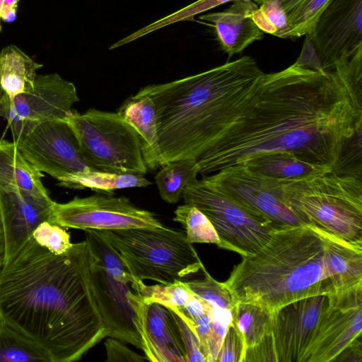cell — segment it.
I'll return each mask as SVG.
<instances>
[{"instance_id": "1", "label": "cell", "mask_w": 362, "mask_h": 362, "mask_svg": "<svg viewBox=\"0 0 362 362\" xmlns=\"http://www.w3.org/2000/svg\"><path fill=\"white\" fill-rule=\"evenodd\" d=\"M362 127V45L329 70L296 62L264 74L257 100L196 159L206 175L264 153L287 151L334 168Z\"/></svg>"}, {"instance_id": "2", "label": "cell", "mask_w": 362, "mask_h": 362, "mask_svg": "<svg viewBox=\"0 0 362 362\" xmlns=\"http://www.w3.org/2000/svg\"><path fill=\"white\" fill-rule=\"evenodd\" d=\"M88 242L56 255L31 238L0 271V313L52 362L81 359L107 337L90 281Z\"/></svg>"}, {"instance_id": "3", "label": "cell", "mask_w": 362, "mask_h": 362, "mask_svg": "<svg viewBox=\"0 0 362 362\" xmlns=\"http://www.w3.org/2000/svg\"><path fill=\"white\" fill-rule=\"evenodd\" d=\"M264 73L255 60L238 59L173 81L141 88L155 105L165 165L197 159L255 104Z\"/></svg>"}, {"instance_id": "4", "label": "cell", "mask_w": 362, "mask_h": 362, "mask_svg": "<svg viewBox=\"0 0 362 362\" xmlns=\"http://www.w3.org/2000/svg\"><path fill=\"white\" fill-rule=\"evenodd\" d=\"M325 230L306 224L276 229L256 253L243 257L223 282L238 302L275 310L334 292L324 265Z\"/></svg>"}, {"instance_id": "5", "label": "cell", "mask_w": 362, "mask_h": 362, "mask_svg": "<svg viewBox=\"0 0 362 362\" xmlns=\"http://www.w3.org/2000/svg\"><path fill=\"white\" fill-rule=\"evenodd\" d=\"M282 185L287 202L309 224L362 243L361 179L331 171L282 180Z\"/></svg>"}, {"instance_id": "6", "label": "cell", "mask_w": 362, "mask_h": 362, "mask_svg": "<svg viewBox=\"0 0 362 362\" xmlns=\"http://www.w3.org/2000/svg\"><path fill=\"white\" fill-rule=\"evenodd\" d=\"M97 231L136 280L174 283L184 281L203 266L192 243L180 230L165 226Z\"/></svg>"}, {"instance_id": "7", "label": "cell", "mask_w": 362, "mask_h": 362, "mask_svg": "<svg viewBox=\"0 0 362 362\" xmlns=\"http://www.w3.org/2000/svg\"><path fill=\"white\" fill-rule=\"evenodd\" d=\"M65 120L78 139L86 161L95 170L144 175L148 170L138 136L117 112L71 110Z\"/></svg>"}, {"instance_id": "8", "label": "cell", "mask_w": 362, "mask_h": 362, "mask_svg": "<svg viewBox=\"0 0 362 362\" xmlns=\"http://www.w3.org/2000/svg\"><path fill=\"white\" fill-rule=\"evenodd\" d=\"M185 204L200 210L210 221L219 240V247L241 256L256 253L279 227L208 186L197 178L184 189Z\"/></svg>"}, {"instance_id": "9", "label": "cell", "mask_w": 362, "mask_h": 362, "mask_svg": "<svg viewBox=\"0 0 362 362\" xmlns=\"http://www.w3.org/2000/svg\"><path fill=\"white\" fill-rule=\"evenodd\" d=\"M202 180L212 189L279 228L309 224L287 202L282 180L264 176L244 163L204 175Z\"/></svg>"}, {"instance_id": "10", "label": "cell", "mask_w": 362, "mask_h": 362, "mask_svg": "<svg viewBox=\"0 0 362 362\" xmlns=\"http://www.w3.org/2000/svg\"><path fill=\"white\" fill-rule=\"evenodd\" d=\"M13 141L39 171L63 185L71 177L93 168L84 158L76 135L65 119L42 122Z\"/></svg>"}, {"instance_id": "11", "label": "cell", "mask_w": 362, "mask_h": 362, "mask_svg": "<svg viewBox=\"0 0 362 362\" xmlns=\"http://www.w3.org/2000/svg\"><path fill=\"white\" fill-rule=\"evenodd\" d=\"M79 101L74 84L57 74L37 75L33 87L13 98L0 94V117L13 140L42 122L65 119Z\"/></svg>"}, {"instance_id": "12", "label": "cell", "mask_w": 362, "mask_h": 362, "mask_svg": "<svg viewBox=\"0 0 362 362\" xmlns=\"http://www.w3.org/2000/svg\"><path fill=\"white\" fill-rule=\"evenodd\" d=\"M52 223L64 228L97 230L165 226L150 211L137 207L125 197L95 194L54 202Z\"/></svg>"}, {"instance_id": "13", "label": "cell", "mask_w": 362, "mask_h": 362, "mask_svg": "<svg viewBox=\"0 0 362 362\" xmlns=\"http://www.w3.org/2000/svg\"><path fill=\"white\" fill-rule=\"evenodd\" d=\"M362 330V285L329 294V305L321 317L303 362H330Z\"/></svg>"}, {"instance_id": "14", "label": "cell", "mask_w": 362, "mask_h": 362, "mask_svg": "<svg viewBox=\"0 0 362 362\" xmlns=\"http://www.w3.org/2000/svg\"><path fill=\"white\" fill-rule=\"evenodd\" d=\"M306 35L322 68L332 69L362 45V0H329Z\"/></svg>"}, {"instance_id": "15", "label": "cell", "mask_w": 362, "mask_h": 362, "mask_svg": "<svg viewBox=\"0 0 362 362\" xmlns=\"http://www.w3.org/2000/svg\"><path fill=\"white\" fill-rule=\"evenodd\" d=\"M329 294L303 298L274 310L272 337L276 362H303Z\"/></svg>"}, {"instance_id": "16", "label": "cell", "mask_w": 362, "mask_h": 362, "mask_svg": "<svg viewBox=\"0 0 362 362\" xmlns=\"http://www.w3.org/2000/svg\"><path fill=\"white\" fill-rule=\"evenodd\" d=\"M134 312V325L147 361L187 362L180 329L172 310L157 303H145L132 289L128 294Z\"/></svg>"}, {"instance_id": "17", "label": "cell", "mask_w": 362, "mask_h": 362, "mask_svg": "<svg viewBox=\"0 0 362 362\" xmlns=\"http://www.w3.org/2000/svg\"><path fill=\"white\" fill-rule=\"evenodd\" d=\"M91 252L92 291L107 330V337L141 349L140 338L134 325V309L128 296L132 289L131 284L117 280Z\"/></svg>"}, {"instance_id": "18", "label": "cell", "mask_w": 362, "mask_h": 362, "mask_svg": "<svg viewBox=\"0 0 362 362\" xmlns=\"http://www.w3.org/2000/svg\"><path fill=\"white\" fill-rule=\"evenodd\" d=\"M54 201L17 189L0 187V217L5 235L4 264L11 260L32 238L36 227L52 223Z\"/></svg>"}, {"instance_id": "19", "label": "cell", "mask_w": 362, "mask_h": 362, "mask_svg": "<svg viewBox=\"0 0 362 362\" xmlns=\"http://www.w3.org/2000/svg\"><path fill=\"white\" fill-rule=\"evenodd\" d=\"M258 9L257 26L280 38H295L310 33L329 0H252Z\"/></svg>"}, {"instance_id": "20", "label": "cell", "mask_w": 362, "mask_h": 362, "mask_svg": "<svg viewBox=\"0 0 362 362\" xmlns=\"http://www.w3.org/2000/svg\"><path fill=\"white\" fill-rule=\"evenodd\" d=\"M257 9L252 0H235L224 11L209 13L199 18L214 24L221 47L230 59L254 42L262 40L264 33L253 18Z\"/></svg>"}, {"instance_id": "21", "label": "cell", "mask_w": 362, "mask_h": 362, "mask_svg": "<svg viewBox=\"0 0 362 362\" xmlns=\"http://www.w3.org/2000/svg\"><path fill=\"white\" fill-rule=\"evenodd\" d=\"M324 265L334 292L362 285V243L346 241L325 231Z\"/></svg>"}, {"instance_id": "22", "label": "cell", "mask_w": 362, "mask_h": 362, "mask_svg": "<svg viewBox=\"0 0 362 362\" xmlns=\"http://www.w3.org/2000/svg\"><path fill=\"white\" fill-rule=\"evenodd\" d=\"M117 112L136 131L147 168L153 170L165 165L159 146L153 100L146 96L132 95L122 104Z\"/></svg>"}, {"instance_id": "23", "label": "cell", "mask_w": 362, "mask_h": 362, "mask_svg": "<svg viewBox=\"0 0 362 362\" xmlns=\"http://www.w3.org/2000/svg\"><path fill=\"white\" fill-rule=\"evenodd\" d=\"M43 177L42 173L22 155L13 141L0 140V187L49 197L42 181Z\"/></svg>"}, {"instance_id": "24", "label": "cell", "mask_w": 362, "mask_h": 362, "mask_svg": "<svg viewBox=\"0 0 362 362\" xmlns=\"http://www.w3.org/2000/svg\"><path fill=\"white\" fill-rule=\"evenodd\" d=\"M42 66L18 47H4L0 52V94L13 98L26 92Z\"/></svg>"}, {"instance_id": "25", "label": "cell", "mask_w": 362, "mask_h": 362, "mask_svg": "<svg viewBox=\"0 0 362 362\" xmlns=\"http://www.w3.org/2000/svg\"><path fill=\"white\" fill-rule=\"evenodd\" d=\"M243 163L255 172L279 180H290L333 171L332 167L304 161L287 151L257 155Z\"/></svg>"}, {"instance_id": "26", "label": "cell", "mask_w": 362, "mask_h": 362, "mask_svg": "<svg viewBox=\"0 0 362 362\" xmlns=\"http://www.w3.org/2000/svg\"><path fill=\"white\" fill-rule=\"evenodd\" d=\"M0 362H52L48 353L0 313Z\"/></svg>"}, {"instance_id": "27", "label": "cell", "mask_w": 362, "mask_h": 362, "mask_svg": "<svg viewBox=\"0 0 362 362\" xmlns=\"http://www.w3.org/2000/svg\"><path fill=\"white\" fill-rule=\"evenodd\" d=\"M273 314L274 310L259 305L237 303L233 310V323L243 339L245 350L272 333Z\"/></svg>"}, {"instance_id": "28", "label": "cell", "mask_w": 362, "mask_h": 362, "mask_svg": "<svg viewBox=\"0 0 362 362\" xmlns=\"http://www.w3.org/2000/svg\"><path fill=\"white\" fill-rule=\"evenodd\" d=\"M196 160L179 159L161 167L155 176L160 197L165 202L176 204L182 198L185 187L197 178Z\"/></svg>"}, {"instance_id": "29", "label": "cell", "mask_w": 362, "mask_h": 362, "mask_svg": "<svg viewBox=\"0 0 362 362\" xmlns=\"http://www.w3.org/2000/svg\"><path fill=\"white\" fill-rule=\"evenodd\" d=\"M151 185L143 175L91 170L70 177L62 187L74 189L88 188L98 193H111L117 189L146 187Z\"/></svg>"}, {"instance_id": "30", "label": "cell", "mask_w": 362, "mask_h": 362, "mask_svg": "<svg viewBox=\"0 0 362 362\" xmlns=\"http://www.w3.org/2000/svg\"><path fill=\"white\" fill-rule=\"evenodd\" d=\"M131 286L140 294L145 303H157L173 310L184 308L194 296L185 281L146 285L143 281L135 280L131 284Z\"/></svg>"}, {"instance_id": "31", "label": "cell", "mask_w": 362, "mask_h": 362, "mask_svg": "<svg viewBox=\"0 0 362 362\" xmlns=\"http://www.w3.org/2000/svg\"><path fill=\"white\" fill-rule=\"evenodd\" d=\"M173 220L185 230V235L191 243H211L219 247L218 235L209 218L197 207L184 204L174 211Z\"/></svg>"}, {"instance_id": "32", "label": "cell", "mask_w": 362, "mask_h": 362, "mask_svg": "<svg viewBox=\"0 0 362 362\" xmlns=\"http://www.w3.org/2000/svg\"><path fill=\"white\" fill-rule=\"evenodd\" d=\"M202 269L204 278L185 281L189 289L196 296L206 301L214 308L233 310L238 301L223 283L214 279L206 270Z\"/></svg>"}, {"instance_id": "33", "label": "cell", "mask_w": 362, "mask_h": 362, "mask_svg": "<svg viewBox=\"0 0 362 362\" xmlns=\"http://www.w3.org/2000/svg\"><path fill=\"white\" fill-rule=\"evenodd\" d=\"M32 238L40 246L56 255L66 252L72 245L70 234L64 228L49 221L40 223L33 232Z\"/></svg>"}, {"instance_id": "34", "label": "cell", "mask_w": 362, "mask_h": 362, "mask_svg": "<svg viewBox=\"0 0 362 362\" xmlns=\"http://www.w3.org/2000/svg\"><path fill=\"white\" fill-rule=\"evenodd\" d=\"M235 0H198L187 7L141 29L144 35L165 25L181 21L194 20L195 15Z\"/></svg>"}, {"instance_id": "35", "label": "cell", "mask_w": 362, "mask_h": 362, "mask_svg": "<svg viewBox=\"0 0 362 362\" xmlns=\"http://www.w3.org/2000/svg\"><path fill=\"white\" fill-rule=\"evenodd\" d=\"M180 329L187 362H206L197 335L192 323L178 310L170 309Z\"/></svg>"}, {"instance_id": "36", "label": "cell", "mask_w": 362, "mask_h": 362, "mask_svg": "<svg viewBox=\"0 0 362 362\" xmlns=\"http://www.w3.org/2000/svg\"><path fill=\"white\" fill-rule=\"evenodd\" d=\"M245 351L243 339L232 323L228 329L216 362H243Z\"/></svg>"}, {"instance_id": "37", "label": "cell", "mask_w": 362, "mask_h": 362, "mask_svg": "<svg viewBox=\"0 0 362 362\" xmlns=\"http://www.w3.org/2000/svg\"><path fill=\"white\" fill-rule=\"evenodd\" d=\"M105 347L107 354V362H142L147 361L146 356L144 357L132 351L122 344L120 340L112 337L106 339Z\"/></svg>"}, {"instance_id": "38", "label": "cell", "mask_w": 362, "mask_h": 362, "mask_svg": "<svg viewBox=\"0 0 362 362\" xmlns=\"http://www.w3.org/2000/svg\"><path fill=\"white\" fill-rule=\"evenodd\" d=\"M249 361L276 362L272 333L267 335L257 344L245 350L243 362Z\"/></svg>"}, {"instance_id": "39", "label": "cell", "mask_w": 362, "mask_h": 362, "mask_svg": "<svg viewBox=\"0 0 362 362\" xmlns=\"http://www.w3.org/2000/svg\"><path fill=\"white\" fill-rule=\"evenodd\" d=\"M211 308L212 307L208 303L206 310L201 315L197 317L193 322L189 320L193 325L197 335L202 352L205 358L206 362L208 344L212 328Z\"/></svg>"}, {"instance_id": "40", "label": "cell", "mask_w": 362, "mask_h": 362, "mask_svg": "<svg viewBox=\"0 0 362 362\" xmlns=\"http://www.w3.org/2000/svg\"><path fill=\"white\" fill-rule=\"evenodd\" d=\"M18 2L19 0H0V33L1 21L11 23L16 21Z\"/></svg>"}, {"instance_id": "41", "label": "cell", "mask_w": 362, "mask_h": 362, "mask_svg": "<svg viewBox=\"0 0 362 362\" xmlns=\"http://www.w3.org/2000/svg\"><path fill=\"white\" fill-rule=\"evenodd\" d=\"M361 337L356 339L348 347L339 354L334 361H336L339 358H341L339 361L360 362L357 357L362 359Z\"/></svg>"}, {"instance_id": "42", "label": "cell", "mask_w": 362, "mask_h": 362, "mask_svg": "<svg viewBox=\"0 0 362 362\" xmlns=\"http://www.w3.org/2000/svg\"><path fill=\"white\" fill-rule=\"evenodd\" d=\"M6 253L5 235L3 224L0 217V271L4 265Z\"/></svg>"}]
</instances>
